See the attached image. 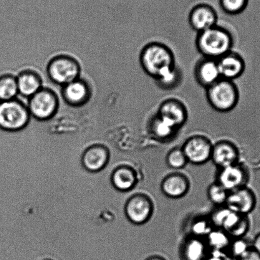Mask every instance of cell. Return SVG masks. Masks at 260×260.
<instances>
[{"label": "cell", "instance_id": "1", "mask_svg": "<svg viewBox=\"0 0 260 260\" xmlns=\"http://www.w3.org/2000/svg\"><path fill=\"white\" fill-rule=\"evenodd\" d=\"M140 62L144 72L154 80L176 66L170 48L159 42H151L141 50Z\"/></svg>", "mask_w": 260, "mask_h": 260}, {"label": "cell", "instance_id": "2", "mask_svg": "<svg viewBox=\"0 0 260 260\" xmlns=\"http://www.w3.org/2000/svg\"><path fill=\"white\" fill-rule=\"evenodd\" d=\"M196 43L197 49L203 57L218 60L231 51L234 39L228 30L216 25L199 32Z\"/></svg>", "mask_w": 260, "mask_h": 260}, {"label": "cell", "instance_id": "3", "mask_svg": "<svg viewBox=\"0 0 260 260\" xmlns=\"http://www.w3.org/2000/svg\"><path fill=\"white\" fill-rule=\"evenodd\" d=\"M209 218L214 228L223 230L232 239L245 237L250 229L248 216L236 213L226 206L216 207Z\"/></svg>", "mask_w": 260, "mask_h": 260}, {"label": "cell", "instance_id": "4", "mask_svg": "<svg viewBox=\"0 0 260 260\" xmlns=\"http://www.w3.org/2000/svg\"><path fill=\"white\" fill-rule=\"evenodd\" d=\"M206 97L214 110L218 112L228 113L238 104L239 92L234 81L221 78L206 89Z\"/></svg>", "mask_w": 260, "mask_h": 260}, {"label": "cell", "instance_id": "5", "mask_svg": "<svg viewBox=\"0 0 260 260\" xmlns=\"http://www.w3.org/2000/svg\"><path fill=\"white\" fill-rule=\"evenodd\" d=\"M30 119L28 108L19 100L0 102V130L18 132L29 125Z\"/></svg>", "mask_w": 260, "mask_h": 260}, {"label": "cell", "instance_id": "6", "mask_svg": "<svg viewBox=\"0 0 260 260\" xmlns=\"http://www.w3.org/2000/svg\"><path fill=\"white\" fill-rule=\"evenodd\" d=\"M47 72L52 82L63 87L80 78L81 68L74 58L59 55L50 60Z\"/></svg>", "mask_w": 260, "mask_h": 260}, {"label": "cell", "instance_id": "7", "mask_svg": "<svg viewBox=\"0 0 260 260\" xmlns=\"http://www.w3.org/2000/svg\"><path fill=\"white\" fill-rule=\"evenodd\" d=\"M59 99L53 90L42 88L29 98L28 108L31 117L40 122H46L54 117L59 108Z\"/></svg>", "mask_w": 260, "mask_h": 260}, {"label": "cell", "instance_id": "8", "mask_svg": "<svg viewBox=\"0 0 260 260\" xmlns=\"http://www.w3.org/2000/svg\"><path fill=\"white\" fill-rule=\"evenodd\" d=\"M153 211V201L145 193L131 194L125 202V215L133 225L140 226L147 223L152 216Z\"/></svg>", "mask_w": 260, "mask_h": 260}, {"label": "cell", "instance_id": "9", "mask_svg": "<svg viewBox=\"0 0 260 260\" xmlns=\"http://www.w3.org/2000/svg\"><path fill=\"white\" fill-rule=\"evenodd\" d=\"M213 144L206 136L195 135L185 141L181 149L188 162L203 165L211 160Z\"/></svg>", "mask_w": 260, "mask_h": 260}, {"label": "cell", "instance_id": "10", "mask_svg": "<svg viewBox=\"0 0 260 260\" xmlns=\"http://www.w3.org/2000/svg\"><path fill=\"white\" fill-rule=\"evenodd\" d=\"M249 178L248 169L239 161L233 165L219 169L216 182L231 192L247 186Z\"/></svg>", "mask_w": 260, "mask_h": 260}, {"label": "cell", "instance_id": "11", "mask_svg": "<svg viewBox=\"0 0 260 260\" xmlns=\"http://www.w3.org/2000/svg\"><path fill=\"white\" fill-rule=\"evenodd\" d=\"M225 206L236 213L248 216L256 206V197L247 186L229 192Z\"/></svg>", "mask_w": 260, "mask_h": 260}, {"label": "cell", "instance_id": "12", "mask_svg": "<svg viewBox=\"0 0 260 260\" xmlns=\"http://www.w3.org/2000/svg\"><path fill=\"white\" fill-rule=\"evenodd\" d=\"M63 100L73 107L87 104L91 97V89L87 81L80 78L62 87Z\"/></svg>", "mask_w": 260, "mask_h": 260}, {"label": "cell", "instance_id": "13", "mask_svg": "<svg viewBox=\"0 0 260 260\" xmlns=\"http://www.w3.org/2000/svg\"><path fill=\"white\" fill-rule=\"evenodd\" d=\"M157 114L178 129L185 124L188 117L185 104L176 98L164 101L158 108Z\"/></svg>", "mask_w": 260, "mask_h": 260}, {"label": "cell", "instance_id": "14", "mask_svg": "<svg viewBox=\"0 0 260 260\" xmlns=\"http://www.w3.org/2000/svg\"><path fill=\"white\" fill-rule=\"evenodd\" d=\"M188 21L191 28L199 34L215 26L218 22V14L213 7L200 4L191 9Z\"/></svg>", "mask_w": 260, "mask_h": 260}, {"label": "cell", "instance_id": "15", "mask_svg": "<svg viewBox=\"0 0 260 260\" xmlns=\"http://www.w3.org/2000/svg\"><path fill=\"white\" fill-rule=\"evenodd\" d=\"M239 159L238 148L231 141L221 140L213 145L211 160L219 169L239 162Z\"/></svg>", "mask_w": 260, "mask_h": 260}, {"label": "cell", "instance_id": "16", "mask_svg": "<svg viewBox=\"0 0 260 260\" xmlns=\"http://www.w3.org/2000/svg\"><path fill=\"white\" fill-rule=\"evenodd\" d=\"M217 62L223 79L234 81L241 77L246 70V62L243 57L232 50L219 58Z\"/></svg>", "mask_w": 260, "mask_h": 260}, {"label": "cell", "instance_id": "17", "mask_svg": "<svg viewBox=\"0 0 260 260\" xmlns=\"http://www.w3.org/2000/svg\"><path fill=\"white\" fill-rule=\"evenodd\" d=\"M197 82L205 89L221 79L217 60L203 57L198 60L194 69Z\"/></svg>", "mask_w": 260, "mask_h": 260}, {"label": "cell", "instance_id": "18", "mask_svg": "<svg viewBox=\"0 0 260 260\" xmlns=\"http://www.w3.org/2000/svg\"><path fill=\"white\" fill-rule=\"evenodd\" d=\"M190 188V181L183 174L175 173L166 176L161 181L160 188L168 198L178 199L183 198Z\"/></svg>", "mask_w": 260, "mask_h": 260}, {"label": "cell", "instance_id": "19", "mask_svg": "<svg viewBox=\"0 0 260 260\" xmlns=\"http://www.w3.org/2000/svg\"><path fill=\"white\" fill-rule=\"evenodd\" d=\"M109 158V150L105 146L94 145L88 148L83 153L82 164L87 170L98 172L105 168Z\"/></svg>", "mask_w": 260, "mask_h": 260}, {"label": "cell", "instance_id": "20", "mask_svg": "<svg viewBox=\"0 0 260 260\" xmlns=\"http://www.w3.org/2000/svg\"><path fill=\"white\" fill-rule=\"evenodd\" d=\"M137 171L130 164H124L115 169L112 175V183L117 190L123 192L132 191L137 185Z\"/></svg>", "mask_w": 260, "mask_h": 260}, {"label": "cell", "instance_id": "21", "mask_svg": "<svg viewBox=\"0 0 260 260\" xmlns=\"http://www.w3.org/2000/svg\"><path fill=\"white\" fill-rule=\"evenodd\" d=\"M209 252L205 240L188 236L181 245L180 258L181 260H206Z\"/></svg>", "mask_w": 260, "mask_h": 260}, {"label": "cell", "instance_id": "22", "mask_svg": "<svg viewBox=\"0 0 260 260\" xmlns=\"http://www.w3.org/2000/svg\"><path fill=\"white\" fill-rule=\"evenodd\" d=\"M19 94L30 98L42 89V80L37 73L24 70L16 77Z\"/></svg>", "mask_w": 260, "mask_h": 260}, {"label": "cell", "instance_id": "23", "mask_svg": "<svg viewBox=\"0 0 260 260\" xmlns=\"http://www.w3.org/2000/svg\"><path fill=\"white\" fill-rule=\"evenodd\" d=\"M148 129L153 138L159 141L171 140L177 135L179 131L175 126L160 117L157 113L151 118Z\"/></svg>", "mask_w": 260, "mask_h": 260}, {"label": "cell", "instance_id": "24", "mask_svg": "<svg viewBox=\"0 0 260 260\" xmlns=\"http://www.w3.org/2000/svg\"><path fill=\"white\" fill-rule=\"evenodd\" d=\"M204 240L209 252L223 254L228 250L232 238L223 230L214 228Z\"/></svg>", "mask_w": 260, "mask_h": 260}, {"label": "cell", "instance_id": "25", "mask_svg": "<svg viewBox=\"0 0 260 260\" xmlns=\"http://www.w3.org/2000/svg\"><path fill=\"white\" fill-rule=\"evenodd\" d=\"M183 80V73L180 68L175 66L171 69L155 79L156 85L164 90L176 89L180 85Z\"/></svg>", "mask_w": 260, "mask_h": 260}, {"label": "cell", "instance_id": "26", "mask_svg": "<svg viewBox=\"0 0 260 260\" xmlns=\"http://www.w3.org/2000/svg\"><path fill=\"white\" fill-rule=\"evenodd\" d=\"M214 229L209 216H199L191 221L188 226V236L205 239Z\"/></svg>", "mask_w": 260, "mask_h": 260}, {"label": "cell", "instance_id": "27", "mask_svg": "<svg viewBox=\"0 0 260 260\" xmlns=\"http://www.w3.org/2000/svg\"><path fill=\"white\" fill-rule=\"evenodd\" d=\"M19 94L16 77L12 75L0 77V102L16 99Z\"/></svg>", "mask_w": 260, "mask_h": 260}, {"label": "cell", "instance_id": "28", "mask_svg": "<svg viewBox=\"0 0 260 260\" xmlns=\"http://www.w3.org/2000/svg\"><path fill=\"white\" fill-rule=\"evenodd\" d=\"M229 194V191L216 181L211 184L208 189L209 200L216 207L225 206Z\"/></svg>", "mask_w": 260, "mask_h": 260}, {"label": "cell", "instance_id": "29", "mask_svg": "<svg viewBox=\"0 0 260 260\" xmlns=\"http://www.w3.org/2000/svg\"><path fill=\"white\" fill-rule=\"evenodd\" d=\"M166 164L169 168L173 169H181L187 165L188 160L182 149L176 147L169 151L166 156Z\"/></svg>", "mask_w": 260, "mask_h": 260}, {"label": "cell", "instance_id": "30", "mask_svg": "<svg viewBox=\"0 0 260 260\" xmlns=\"http://www.w3.org/2000/svg\"><path fill=\"white\" fill-rule=\"evenodd\" d=\"M251 247V242H250L245 237L232 239L226 253L228 254L232 258L237 260L247 251H249Z\"/></svg>", "mask_w": 260, "mask_h": 260}, {"label": "cell", "instance_id": "31", "mask_svg": "<svg viewBox=\"0 0 260 260\" xmlns=\"http://www.w3.org/2000/svg\"><path fill=\"white\" fill-rule=\"evenodd\" d=\"M219 4L222 11L227 14L235 16L246 10L249 0H219Z\"/></svg>", "mask_w": 260, "mask_h": 260}, {"label": "cell", "instance_id": "32", "mask_svg": "<svg viewBox=\"0 0 260 260\" xmlns=\"http://www.w3.org/2000/svg\"><path fill=\"white\" fill-rule=\"evenodd\" d=\"M237 260H260V255L251 247Z\"/></svg>", "mask_w": 260, "mask_h": 260}, {"label": "cell", "instance_id": "33", "mask_svg": "<svg viewBox=\"0 0 260 260\" xmlns=\"http://www.w3.org/2000/svg\"><path fill=\"white\" fill-rule=\"evenodd\" d=\"M251 246L260 255V232L254 237L253 241L251 242Z\"/></svg>", "mask_w": 260, "mask_h": 260}, {"label": "cell", "instance_id": "34", "mask_svg": "<svg viewBox=\"0 0 260 260\" xmlns=\"http://www.w3.org/2000/svg\"><path fill=\"white\" fill-rule=\"evenodd\" d=\"M145 260H166L164 257L160 256H158V255H153V256H151L150 257H147Z\"/></svg>", "mask_w": 260, "mask_h": 260}, {"label": "cell", "instance_id": "35", "mask_svg": "<svg viewBox=\"0 0 260 260\" xmlns=\"http://www.w3.org/2000/svg\"><path fill=\"white\" fill-rule=\"evenodd\" d=\"M44 260H50V259H44Z\"/></svg>", "mask_w": 260, "mask_h": 260}]
</instances>
